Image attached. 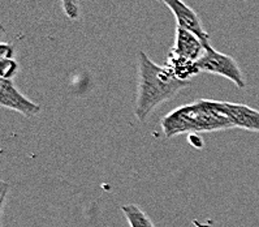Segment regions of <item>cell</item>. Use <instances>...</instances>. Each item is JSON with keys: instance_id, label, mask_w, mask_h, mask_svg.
Listing matches in <instances>:
<instances>
[{"instance_id": "277c9868", "label": "cell", "mask_w": 259, "mask_h": 227, "mask_svg": "<svg viewBox=\"0 0 259 227\" xmlns=\"http://www.w3.org/2000/svg\"><path fill=\"white\" fill-rule=\"evenodd\" d=\"M0 104L2 107L16 111L28 119L37 117L42 110L39 104L30 101L21 92H19L13 80L7 79L0 80Z\"/></svg>"}, {"instance_id": "4fadbf2b", "label": "cell", "mask_w": 259, "mask_h": 227, "mask_svg": "<svg viewBox=\"0 0 259 227\" xmlns=\"http://www.w3.org/2000/svg\"><path fill=\"white\" fill-rule=\"evenodd\" d=\"M159 2H160V0H159Z\"/></svg>"}, {"instance_id": "7c38bea8", "label": "cell", "mask_w": 259, "mask_h": 227, "mask_svg": "<svg viewBox=\"0 0 259 227\" xmlns=\"http://www.w3.org/2000/svg\"><path fill=\"white\" fill-rule=\"evenodd\" d=\"M12 47H11L10 45H7V43H3V45H2V58H12Z\"/></svg>"}, {"instance_id": "6da1fadb", "label": "cell", "mask_w": 259, "mask_h": 227, "mask_svg": "<svg viewBox=\"0 0 259 227\" xmlns=\"http://www.w3.org/2000/svg\"><path fill=\"white\" fill-rule=\"evenodd\" d=\"M190 85L189 81H181L174 76L167 65H158L146 55L138 52V88L135 102V115L145 123L150 115L164 102L171 101L175 95Z\"/></svg>"}, {"instance_id": "5b68a950", "label": "cell", "mask_w": 259, "mask_h": 227, "mask_svg": "<svg viewBox=\"0 0 259 227\" xmlns=\"http://www.w3.org/2000/svg\"><path fill=\"white\" fill-rule=\"evenodd\" d=\"M160 2H163L172 11L176 19L177 28L185 29L197 35L203 42L204 46L210 43V37L207 31L204 30L201 19L188 4L184 3L183 0H160Z\"/></svg>"}, {"instance_id": "ba28073f", "label": "cell", "mask_w": 259, "mask_h": 227, "mask_svg": "<svg viewBox=\"0 0 259 227\" xmlns=\"http://www.w3.org/2000/svg\"><path fill=\"white\" fill-rule=\"evenodd\" d=\"M167 68L174 73L176 79L181 81H189L190 79L201 73L198 65H197V62L174 55L171 52H169V56H168Z\"/></svg>"}, {"instance_id": "7a4b0ae2", "label": "cell", "mask_w": 259, "mask_h": 227, "mask_svg": "<svg viewBox=\"0 0 259 227\" xmlns=\"http://www.w3.org/2000/svg\"><path fill=\"white\" fill-rule=\"evenodd\" d=\"M160 127L167 138L233 128L228 118L219 110L217 101L212 99H197L175 108L163 117Z\"/></svg>"}, {"instance_id": "8992f818", "label": "cell", "mask_w": 259, "mask_h": 227, "mask_svg": "<svg viewBox=\"0 0 259 227\" xmlns=\"http://www.w3.org/2000/svg\"><path fill=\"white\" fill-rule=\"evenodd\" d=\"M217 104L219 110L228 118L233 128L259 132V111L244 103L217 101Z\"/></svg>"}, {"instance_id": "3957f363", "label": "cell", "mask_w": 259, "mask_h": 227, "mask_svg": "<svg viewBox=\"0 0 259 227\" xmlns=\"http://www.w3.org/2000/svg\"><path fill=\"white\" fill-rule=\"evenodd\" d=\"M199 71L203 73L219 74L227 80L232 81L237 88L244 89L246 86L245 76L241 71L240 65L231 55L223 54L212 49L210 43L204 46L203 55L197 62Z\"/></svg>"}, {"instance_id": "30bf717a", "label": "cell", "mask_w": 259, "mask_h": 227, "mask_svg": "<svg viewBox=\"0 0 259 227\" xmlns=\"http://www.w3.org/2000/svg\"><path fill=\"white\" fill-rule=\"evenodd\" d=\"M17 71H19V64L12 58H2V79L12 80V77Z\"/></svg>"}, {"instance_id": "8fae6325", "label": "cell", "mask_w": 259, "mask_h": 227, "mask_svg": "<svg viewBox=\"0 0 259 227\" xmlns=\"http://www.w3.org/2000/svg\"><path fill=\"white\" fill-rule=\"evenodd\" d=\"M63 8L70 20H76L78 17V6L77 0H61Z\"/></svg>"}, {"instance_id": "52a82bcc", "label": "cell", "mask_w": 259, "mask_h": 227, "mask_svg": "<svg viewBox=\"0 0 259 227\" xmlns=\"http://www.w3.org/2000/svg\"><path fill=\"white\" fill-rule=\"evenodd\" d=\"M203 52L204 45L197 35L176 26L175 45L174 49L171 50V54L198 62V59L203 55Z\"/></svg>"}, {"instance_id": "9c48e42d", "label": "cell", "mask_w": 259, "mask_h": 227, "mask_svg": "<svg viewBox=\"0 0 259 227\" xmlns=\"http://www.w3.org/2000/svg\"><path fill=\"white\" fill-rule=\"evenodd\" d=\"M121 212L124 213L125 218L129 222L131 227H155L154 222L151 221V218L135 204L122 205Z\"/></svg>"}]
</instances>
